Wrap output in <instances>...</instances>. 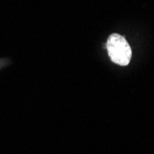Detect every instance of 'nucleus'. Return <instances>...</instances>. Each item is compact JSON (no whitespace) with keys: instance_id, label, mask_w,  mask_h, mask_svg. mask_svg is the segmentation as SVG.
<instances>
[{"instance_id":"nucleus-1","label":"nucleus","mask_w":154,"mask_h":154,"mask_svg":"<svg viewBox=\"0 0 154 154\" xmlns=\"http://www.w3.org/2000/svg\"><path fill=\"white\" fill-rule=\"evenodd\" d=\"M106 48L111 60L119 66H128L130 62L132 51L122 35L117 33L111 34L107 40Z\"/></svg>"}]
</instances>
